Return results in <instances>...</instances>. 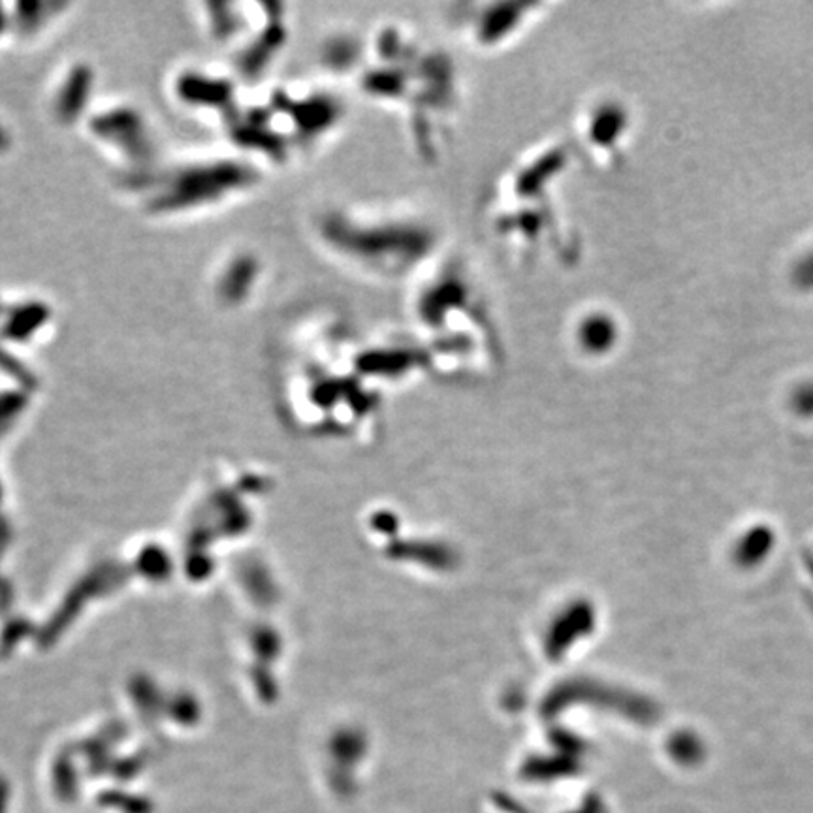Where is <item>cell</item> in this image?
<instances>
[{"instance_id":"obj_1","label":"cell","mask_w":813,"mask_h":813,"mask_svg":"<svg viewBox=\"0 0 813 813\" xmlns=\"http://www.w3.org/2000/svg\"><path fill=\"white\" fill-rule=\"evenodd\" d=\"M351 84L373 105L391 111L410 147L436 163L449 147L460 110V81L447 53L399 21H386L360 39Z\"/></svg>"},{"instance_id":"obj_2","label":"cell","mask_w":813,"mask_h":813,"mask_svg":"<svg viewBox=\"0 0 813 813\" xmlns=\"http://www.w3.org/2000/svg\"><path fill=\"white\" fill-rule=\"evenodd\" d=\"M309 238L333 266L370 283H417L441 256V230L405 204L341 202L317 209Z\"/></svg>"},{"instance_id":"obj_3","label":"cell","mask_w":813,"mask_h":813,"mask_svg":"<svg viewBox=\"0 0 813 813\" xmlns=\"http://www.w3.org/2000/svg\"><path fill=\"white\" fill-rule=\"evenodd\" d=\"M410 298V333L428 365L484 367L502 352V336L469 267L443 256L415 283Z\"/></svg>"},{"instance_id":"obj_4","label":"cell","mask_w":813,"mask_h":813,"mask_svg":"<svg viewBox=\"0 0 813 813\" xmlns=\"http://www.w3.org/2000/svg\"><path fill=\"white\" fill-rule=\"evenodd\" d=\"M563 147L524 151L499 169L482 200V224L492 243L516 266L527 267L558 248L560 219L550 189L565 168Z\"/></svg>"},{"instance_id":"obj_5","label":"cell","mask_w":813,"mask_h":813,"mask_svg":"<svg viewBox=\"0 0 813 813\" xmlns=\"http://www.w3.org/2000/svg\"><path fill=\"white\" fill-rule=\"evenodd\" d=\"M345 119V102L339 92L307 79H290L249 111L241 127V144L267 163L288 166L330 144Z\"/></svg>"},{"instance_id":"obj_6","label":"cell","mask_w":813,"mask_h":813,"mask_svg":"<svg viewBox=\"0 0 813 813\" xmlns=\"http://www.w3.org/2000/svg\"><path fill=\"white\" fill-rule=\"evenodd\" d=\"M542 4L535 2H475L455 15L460 39L481 53H497L526 39L529 26L539 20Z\"/></svg>"},{"instance_id":"obj_7","label":"cell","mask_w":813,"mask_h":813,"mask_svg":"<svg viewBox=\"0 0 813 813\" xmlns=\"http://www.w3.org/2000/svg\"><path fill=\"white\" fill-rule=\"evenodd\" d=\"M262 262L253 256V254H243L238 261L232 262L228 267V275L222 279V293L227 296L228 301H240L249 294L253 293V285H259L262 275Z\"/></svg>"},{"instance_id":"obj_8","label":"cell","mask_w":813,"mask_h":813,"mask_svg":"<svg viewBox=\"0 0 813 813\" xmlns=\"http://www.w3.org/2000/svg\"><path fill=\"white\" fill-rule=\"evenodd\" d=\"M616 339V330L611 319H606L605 315H592L587 319L582 320L579 326L580 345L586 351L601 352L608 349Z\"/></svg>"},{"instance_id":"obj_9","label":"cell","mask_w":813,"mask_h":813,"mask_svg":"<svg viewBox=\"0 0 813 813\" xmlns=\"http://www.w3.org/2000/svg\"><path fill=\"white\" fill-rule=\"evenodd\" d=\"M619 121L622 116L616 108H601V110L593 116L592 140L597 145H608L612 142L614 134L619 131Z\"/></svg>"},{"instance_id":"obj_10","label":"cell","mask_w":813,"mask_h":813,"mask_svg":"<svg viewBox=\"0 0 813 813\" xmlns=\"http://www.w3.org/2000/svg\"><path fill=\"white\" fill-rule=\"evenodd\" d=\"M796 277L801 281V285H813V253L810 254V259L802 262L799 272H796Z\"/></svg>"}]
</instances>
